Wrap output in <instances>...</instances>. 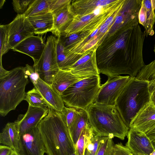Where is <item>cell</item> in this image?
I'll list each match as a JSON object with an SVG mask.
<instances>
[{
  "label": "cell",
  "mask_w": 155,
  "mask_h": 155,
  "mask_svg": "<svg viewBox=\"0 0 155 155\" xmlns=\"http://www.w3.org/2000/svg\"><path fill=\"white\" fill-rule=\"evenodd\" d=\"M38 127L47 155H71L75 152L68 128L60 112L49 108L48 114Z\"/></svg>",
  "instance_id": "cell-1"
},
{
  "label": "cell",
  "mask_w": 155,
  "mask_h": 155,
  "mask_svg": "<svg viewBox=\"0 0 155 155\" xmlns=\"http://www.w3.org/2000/svg\"><path fill=\"white\" fill-rule=\"evenodd\" d=\"M90 124L99 136L124 140L129 128L116 106L93 103L86 110Z\"/></svg>",
  "instance_id": "cell-2"
},
{
  "label": "cell",
  "mask_w": 155,
  "mask_h": 155,
  "mask_svg": "<svg viewBox=\"0 0 155 155\" xmlns=\"http://www.w3.org/2000/svg\"><path fill=\"white\" fill-rule=\"evenodd\" d=\"M150 101L148 82L130 77L117 99L116 107L129 128L130 123L137 114Z\"/></svg>",
  "instance_id": "cell-3"
},
{
  "label": "cell",
  "mask_w": 155,
  "mask_h": 155,
  "mask_svg": "<svg viewBox=\"0 0 155 155\" xmlns=\"http://www.w3.org/2000/svg\"><path fill=\"white\" fill-rule=\"evenodd\" d=\"M28 77L25 73V67H19L9 71L0 78V114L6 116L24 100L25 88Z\"/></svg>",
  "instance_id": "cell-4"
},
{
  "label": "cell",
  "mask_w": 155,
  "mask_h": 155,
  "mask_svg": "<svg viewBox=\"0 0 155 155\" xmlns=\"http://www.w3.org/2000/svg\"><path fill=\"white\" fill-rule=\"evenodd\" d=\"M99 75L91 76L72 84L61 95L67 107L86 110L93 103L100 89Z\"/></svg>",
  "instance_id": "cell-5"
},
{
  "label": "cell",
  "mask_w": 155,
  "mask_h": 155,
  "mask_svg": "<svg viewBox=\"0 0 155 155\" xmlns=\"http://www.w3.org/2000/svg\"><path fill=\"white\" fill-rule=\"evenodd\" d=\"M57 38L48 36L43 53L37 63L33 66L39 77L51 85L59 70L57 58Z\"/></svg>",
  "instance_id": "cell-6"
},
{
  "label": "cell",
  "mask_w": 155,
  "mask_h": 155,
  "mask_svg": "<svg viewBox=\"0 0 155 155\" xmlns=\"http://www.w3.org/2000/svg\"><path fill=\"white\" fill-rule=\"evenodd\" d=\"M129 76H115L108 77L107 81L101 85L93 103L116 106L118 98L130 79Z\"/></svg>",
  "instance_id": "cell-7"
},
{
  "label": "cell",
  "mask_w": 155,
  "mask_h": 155,
  "mask_svg": "<svg viewBox=\"0 0 155 155\" xmlns=\"http://www.w3.org/2000/svg\"><path fill=\"white\" fill-rule=\"evenodd\" d=\"M18 155H44L46 150L38 127L19 135Z\"/></svg>",
  "instance_id": "cell-8"
},
{
  "label": "cell",
  "mask_w": 155,
  "mask_h": 155,
  "mask_svg": "<svg viewBox=\"0 0 155 155\" xmlns=\"http://www.w3.org/2000/svg\"><path fill=\"white\" fill-rule=\"evenodd\" d=\"M8 38V49H12L27 38L34 35V31L24 14L17 15L6 25Z\"/></svg>",
  "instance_id": "cell-9"
},
{
  "label": "cell",
  "mask_w": 155,
  "mask_h": 155,
  "mask_svg": "<svg viewBox=\"0 0 155 155\" xmlns=\"http://www.w3.org/2000/svg\"><path fill=\"white\" fill-rule=\"evenodd\" d=\"M48 112V107L41 108L29 105L26 113L19 115L17 119L14 121L17 127L19 135L33 127H37Z\"/></svg>",
  "instance_id": "cell-10"
},
{
  "label": "cell",
  "mask_w": 155,
  "mask_h": 155,
  "mask_svg": "<svg viewBox=\"0 0 155 155\" xmlns=\"http://www.w3.org/2000/svg\"><path fill=\"white\" fill-rule=\"evenodd\" d=\"M126 145L134 155H150L154 150L152 142L146 134L130 128Z\"/></svg>",
  "instance_id": "cell-11"
},
{
  "label": "cell",
  "mask_w": 155,
  "mask_h": 155,
  "mask_svg": "<svg viewBox=\"0 0 155 155\" xmlns=\"http://www.w3.org/2000/svg\"><path fill=\"white\" fill-rule=\"evenodd\" d=\"M155 126V106L150 101L145 105L132 120L130 128L146 134Z\"/></svg>",
  "instance_id": "cell-12"
},
{
  "label": "cell",
  "mask_w": 155,
  "mask_h": 155,
  "mask_svg": "<svg viewBox=\"0 0 155 155\" xmlns=\"http://www.w3.org/2000/svg\"><path fill=\"white\" fill-rule=\"evenodd\" d=\"M45 45L42 37L33 35L23 40L12 50L29 56L35 65L41 57Z\"/></svg>",
  "instance_id": "cell-13"
},
{
  "label": "cell",
  "mask_w": 155,
  "mask_h": 155,
  "mask_svg": "<svg viewBox=\"0 0 155 155\" xmlns=\"http://www.w3.org/2000/svg\"><path fill=\"white\" fill-rule=\"evenodd\" d=\"M33 85L47 103L48 108L59 112L62 111L65 106L61 96L51 85L47 83L40 77Z\"/></svg>",
  "instance_id": "cell-14"
},
{
  "label": "cell",
  "mask_w": 155,
  "mask_h": 155,
  "mask_svg": "<svg viewBox=\"0 0 155 155\" xmlns=\"http://www.w3.org/2000/svg\"><path fill=\"white\" fill-rule=\"evenodd\" d=\"M155 0H142L138 18L139 23L144 28L146 36L154 34Z\"/></svg>",
  "instance_id": "cell-15"
},
{
  "label": "cell",
  "mask_w": 155,
  "mask_h": 155,
  "mask_svg": "<svg viewBox=\"0 0 155 155\" xmlns=\"http://www.w3.org/2000/svg\"><path fill=\"white\" fill-rule=\"evenodd\" d=\"M86 78L87 77L74 74L70 69H59L54 77L51 86L61 95L63 92L70 86Z\"/></svg>",
  "instance_id": "cell-16"
},
{
  "label": "cell",
  "mask_w": 155,
  "mask_h": 155,
  "mask_svg": "<svg viewBox=\"0 0 155 155\" xmlns=\"http://www.w3.org/2000/svg\"><path fill=\"white\" fill-rule=\"evenodd\" d=\"M53 28L51 32L57 37L61 36L70 25L71 11L69 4L52 13Z\"/></svg>",
  "instance_id": "cell-17"
},
{
  "label": "cell",
  "mask_w": 155,
  "mask_h": 155,
  "mask_svg": "<svg viewBox=\"0 0 155 155\" xmlns=\"http://www.w3.org/2000/svg\"><path fill=\"white\" fill-rule=\"evenodd\" d=\"M26 18L35 34L43 35L53 30V17L51 12Z\"/></svg>",
  "instance_id": "cell-18"
},
{
  "label": "cell",
  "mask_w": 155,
  "mask_h": 155,
  "mask_svg": "<svg viewBox=\"0 0 155 155\" xmlns=\"http://www.w3.org/2000/svg\"><path fill=\"white\" fill-rule=\"evenodd\" d=\"M19 134L16 124L9 122L0 133V143L12 148L16 152L19 148Z\"/></svg>",
  "instance_id": "cell-19"
},
{
  "label": "cell",
  "mask_w": 155,
  "mask_h": 155,
  "mask_svg": "<svg viewBox=\"0 0 155 155\" xmlns=\"http://www.w3.org/2000/svg\"><path fill=\"white\" fill-rule=\"evenodd\" d=\"M89 124L88 115L87 111L77 109L74 120L68 128L75 147L82 131Z\"/></svg>",
  "instance_id": "cell-20"
},
{
  "label": "cell",
  "mask_w": 155,
  "mask_h": 155,
  "mask_svg": "<svg viewBox=\"0 0 155 155\" xmlns=\"http://www.w3.org/2000/svg\"><path fill=\"white\" fill-rule=\"evenodd\" d=\"M135 78L147 81L151 94L155 93V59L147 65H145Z\"/></svg>",
  "instance_id": "cell-21"
},
{
  "label": "cell",
  "mask_w": 155,
  "mask_h": 155,
  "mask_svg": "<svg viewBox=\"0 0 155 155\" xmlns=\"http://www.w3.org/2000/svg\"><path fill=\"white\" fill-rule=\"evenodd\" d=\"M51 0H34L24 14L26 18L45 14L50 12Z\"/></svg>",
  "instance_id": "cell-22"
},
{
  "label": "cell",
  "mask_w": 155,
  "mask_h": 155,
  "mask_svg": "<svg viewBox=\"0 0 155 155\" xmlns=\"http://www.w3.org/2000/svg\"><path fill=\"white\" fill-rule=\"evenodd\" d=\"M94 132L89 124L82 131L75 146V152L77 155H84L85 147Z\"/></svg>",
  "instance_id": "cell-23"
},
{
  "label": "cell",
  "mask_w": 155,
  "mask_h": 155,
  "mask_svg": "<svg viewBox=\"0 0 155 155\" xmlns=\"http://www.w3.org/2000/svg\"><path fill=\"white\" fill-rule=\"evenodd\" d=\"M24 100L26 101L29 105L33 107H48L42 96L35 87L26 93Z\"/></svg>",
  "instance_id": "cell-24"
},
{
  "label": "cell",
  "mask_w": 155,
  "mask_h": 155,
  "mask_svg": "<svg viewBox=\"0 0 155 155\" xmlns=\"http://www.w3.org/2000/svg\"><path fill=\"white\" fill-rule=\"evenodd\" d=\"M103 137L94 132L85 147L84 155H96Z\"/></svg>",
  "instance_id": "cell-25"
},
{
  "label": "cell",
  "mask_w": 155,
  "mask_h": 155,
  "mask_svg": "<svg viewBox=\"0 0 155 155\" xmlns=\"http://www.w3.org/2000/svg\"><path fill=\"white\" fill-rule=\"evenodd\" d=\"M114 145L112 138L109 137H103L96 155H113Z\"/></svg>",
  "instance_id": "cell-26"
},
{
  "label": "cell",
  "mask_w": 155,
  "mask_h": 155,
  "mask_svg": "<svg viewBox=\"0 0 155 155\" xmlns=\"http://www.w3.org/2000/svg\"><path fill=\"white\" fill-rule=\"evenodd\" d=\"M0 63H2V55L8 51V38L6 25L0 26Z\"/></svg>",
  "instance_id": "cell-27"
},
{
  "label": "cell",
  "mask_w": 155,
  "mask_h": 155,
  "mask_svg": "<svg viewBox=\"0 0 155 155\" xmlns=\"http://www.w3.org/2000/svg\"><path fill=\"white\" fill-rule=\"evenodd\" d=\"M77 110V109L74 107L64 106L60 112L61 118L68 128L73 122Z\"/></svg>",
  "instance_id": "cell-28"
},
{
  "label": "cell",
  "mask_w": 155,
  "mask_h": 155,
  "mask_svg": "<svg viewBox=\"0 0 155 155\" xmlns=\"http://www.w3.org/2000/svg\"><path fill=\"white\" fill-rule=\"evenodd\" d=\"M34 0H13L12 2L13 8L17 15L24 14Z\"/></svg>",
  "instance_id": "cell-29"
},
{
  "label": "cell",
  "mask_w": 155,
  "mask_h": 155,
  "mask_svg": "<svg viewBox=\"0 0 155 155\" xmlns=\"http://www.w3.org/2000/svg\"><path fill=\"white\" fill-rule=\"evenodd\" d=\"M132 154L128 148L121 143L114 145L113 155H131Z\"/></svg>",
  "instance_id": "cell-30"
},
{
  "label": "cell",
  "mask_w": 155,
  "mask_h": 155,
  "mask_svg": "<svg viewBox=\"0 0 155 155\" xmlns=\"http://www.w3.org/2000/svg\"><path fill=\"white\" fill-rule=\"evenodd\" d=\"M25 73L29 77L31 82L34 84L39 78L38 73L36 71L33 66L26 64L25 67Z\"/></svg>",
  "instance_id": "cell-31"
},
{
  "label": "cell",
  "mask_w": 155,
  "mask_h": 155,
  "mask_svg": "<svg viewBox=\"0 0 155 155\" xmlns=\"http://www.w3.org/2000/svg\"><path fill=\"white\" fill-rule=\"evenodd\" d=\"M70 1L64 0H51L50 12L52 13L69 4Z\"/></svg>",
  "instance_id": "cell-32"
},
{
  "label": "cell",
  "mask_w": 155,
  "mask_h": 155,
  "mask_svg": "<svg viewBox=\"0 0 155 155\" xmlns=\"http://www.w3.org/2000/svg\"><path fill=\"white\" fill-rule=\"evenodd\" d=\"M14 150L10 147L5 145H0V155H10Z\"/></svg>",
  "instance_id": "cell-33"
},
{
  "label": "cell",
  "mask_w": 155,
  "mask_h": 155,
  "mask_svg": "<svg viewBox=\"0 0 155 155\" xmlns=\"http://www.w3.org/2000/svg\"><path fill=\"white\" fill-rule=\"evenodd\" d=\"M146 135L151 141L155 139V126L147 132Z\"/></svg>",
  "instance_id": "cell-34"
},
{
  "label": "cell",
  "mask_w": 155,
  "mask_h": 155,
  "mask_svg": "<svg viewBox=\"0 0 155 155\" xmlns=\"http://www.w3.org/2000/svg\"><path fill=\"white\" fill-rule=\"evenodd\" d=\"M98 40V39L95 38L89 42L85 46L84 49L87 50L92 47L97 43Z\"/></svg>",
  "instance_id": "cell-35"
},
{
  "label": "cell",
  "mask_w": 155,
  "mask_h": 155,
  "mask_svg": "<svg viewBox=\"0 0 155 155\" xmlns=\"http://www.w3.org/2000/svg\"><path fill=\"white\" fill-rule=\"evenodd\" d=\"M112 1L111 0H100L97 1L96 4V5L97 6L105 5L110 4Z\"/></svg>",
  "instance_id": "cell-36"
},
{
  "label": "cell",
  "mask_w": 155,
  "mask_h": 155,
  "mask_svg": "<svg viewBox=\"0 0 155 155\" xmlns=\"http://www.w3.org/2000/svg\"><path fill=\"white\" fill-rule=\"evenodd\" d=\"M8 71H9L5 70L3 68L2 63H0V78L6 75Z\"/></svg>",
  "instance_id": "cell-37"
},
{
  "label": "cell",
  "mask_w": 155,
  "mask_h": 155,
  "mask_svg": "<svg viewBox=\"0 0 155 155\" xmlns=\"http://www.w3.org/2000/svg\"><path fill=\"white\" fill-rule=\"evenodd\" d=\"M102 7L101 6H97L94 11L93 14L95 15L99 14L102 11Z\"/></svg>",
  "instance_id": "cell-38"
},
{
  "label": "cell",
  "mask_w": 155,
  "mask_h": 155,
  "mask_svg": "<svg viewBox=\"0 0 155 155\" xmlns=\"http://www.w3.org/2000/svg\"><path fill=\"white\" fill-rule=\"evenodd\" d=\"M108 28V25L104 23L101 26L100 30L101 32L104 33L107 31Z\"/></svg>",
  "instance_id": "cell-39"
},
{
  "label": "cell",
  "mask_w": 155,
  "mask_h": 155,
  "mask_svg": "<svg viewBox=\"0 0 155 155\" xmlns=\"http://www.w3.org/2000/svg\"><path fill=\"white\" fill-rule=\"evenodd\" d=\"M91 16L89 15H86L82 17L80 20L82 22H85L89 20Z\"/></svg>",
  "instance_id": "cell-40"
},
{
  "label": "cell",
  "mask_w": 155,
  "mask_h": 155,
  "mask_svg": "<svg viewBox=\"0 0 155 155\" xmlns=\"http://www.w3.org/2000/svg\"><path fill=\"white\" fill-rule=\"evenodd\" d=\"M113 20L114 18L112 16L109 17L106 20L105 23L108 26L110 25L113 21Z\"/></svg>",
  "instance_id": "cell-41"
},
{
  "label": "cell",
  "mask_w": 155,
  "mask_h": 155,
  "mask_svg": "<svg viewBox=\"0 0 155 155\" xmlns=\"http://www.w3.org/2000/svg\"><path fill=\"white\" fill-rule=\"evenodd\" d=\"M151 101L155 106V93L151 94Z\"/></svg>",
  "instance_id": "cell-42"
},
{
  "label": "cell",
  "mask_w": 155,
  "mask_h": 155,
  "mask_svg": "<svg viewBox=\"0 0 155 155\" xmlns=\"http://www.w3.org/2000/svg\"><path fill=\"white\" fill-rule=\"evenodd\" d=\"M98 29H96L91 34V37H93L94 35H95L97 33L98 31Z\"/></svg>",
  "instance_id": "cell-43"
},
{
  "label": "cell",
  "mask_w": 155,
  "mask_h": 155,
  "mask_svg": "<svg viewBox=\"0 0 155 155\" xmlns=\"http://www.w3.org/2000/svg\"><path fill=\"white\" fill-rule=\"evenodd\" d=\"M10 155H18L16 152L13 150Z\"/></svg>",
  "instance_id": "cell-44"
},
{
  "label": "cell",
  "mask_w": 155,
  "mask_h": 155,
  "mask_svg": "<svg viewBox=\"0 0 155 155\" xmlns=\"http://www.w3.org/2000/svg\"><path fill=\"white\" fill-rule=\"evenodd\" d=\"M5 2V0H1L0 4V8H1L2 7V6L4 5Z\"/></svg>",
  "instance_id": "cell-45"
},
{
  "label": "cell",
  "mask_w": 155,
  "mask_h": 155,
  "mask_svg": "<svg viewBox=\"0 0 155 155\" xmlns=\"http://www.w3.org/2000/svg\"><path fill=\"white\" fill-rule=\"evenodd\" d=\"M151 142L154 149L155 150V139L151 141Z\"/></svg>",
  "instance_id": "cell-46"
},
{
  "label": "cell",
  "mask_w": 155,
  "mask_h": 155,
  "mask_svg": "<svg viewBox=\"0 0 155 155\" xmlns=\"http://www.w3.org/2000/svg\"><path fill=\"white\" fill-rule=\"evenodd\" d=\"M150 155H155V150H154Z\"/></svg>",
  "instance_id": "cell-47"
},
{
  "label": "cell",
  "mask_w": 155,
  "mask_h": 155,
  "mask_svg": "<svg viewBox=\"0 0 155 155\" xmlns=\"http://www.w3.org/2000/svg\"><path fill=\"white\" fill-rule=\"evenodd\" d=\"M71 155H77L76 153L75 152L74 153H73L71 154Z\"/></svg>",
  "instance_id": "cell-48"
},
{
  "label": "cell",
  "mask_w": 155,
  "mask_h": 155,
  "mask_svg": "<svg viewBox=\"0 0 155 155\" xmlns=\"http://www.w3.org/2000/svg\"><path fill=\"white\" fill-rule=\"evenodd\" d=\"M153 51L154 52V53L155 54V45H154V49H153Z\"/></svg>",
  "instance_id": "cell-49"
},
{
  "label": "cell",
  "mask_w": 155,
  "mask_h": 155,
  "mask_svg": "<svg viewBox=\"0 0 155 155\" xmlns=\"http://www.w3.org/2000/svg\"><path fill=\"white\" fill-rule=\"evenodd\" d=\"M131 155H134L133 154H132Z\"/></svg>",
  "instance_id": "cell-50"
}]
</instances>
